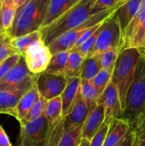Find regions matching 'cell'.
<instances>
[{
    "instance_id": "1",
    "label": "cell",
    "mask_w": 145,
    "mask_h": 146,
    "mask_svg": "<svg viewBox=\"0 0 145 146\" xmlns=\"http://www.w3.org/2000/svg\"><path fill=\"white\" fill-rule=\"evenodd\" d=\"M49 2L50 0H29L18 9L12 26L7 31L10 38L40 31Z\"/></svg>"
},
{
    "instance_id": "2",
    "label": "cell",
    "mask_w": 145,
    "mask_h": 146,
    "mask_svg": "<svg viewBox=\"0 0 145 146\" xmlns=\"http://www.w3.org/2000/svg\"><path fill=\"white\" fill-rule=\"evenodd\" d=\"M96 0H80L60 18L46 28L41 30L42 40L48 46L64 33L76 28L91 16Z\"/></svg>"
},
{
    "instance_id": "3",
    "label": "cell",
    "mask_w": 145,
    "mask_h": 146,
    "mask_svg": "<svg viewBox=\"0 0 145 146\" xmlns=\"http://www.w3.org/2000/svg\"><path fill=\"white\" fill-rule=\"evenodd\" d=\"M145 106V58L141 54L125 98L122 119L133 125L139 114L144 112Z\"/></svg>"
},
{
    "instance_id": "4",
    "label": "cell",
    "mask_w": 145,
    "mask_h": 146,
    "mask_svg": "<svg viewBox=\"0 0 145 146\" xmlns=\"http://www.w3.org/2000/svg\"><path fill=\"white\" fill-rule=\"evenodd\" d=\"M141 54V50L139 48L122 49L118 56L112 71L111 81L118 90L122 111L125 107L127 93L132 83Z\"/></svg>"
},
{
    "instance_id": "5",
    "label": "cell",
    "mask_w": 145,
    "mask_h": 146,
    "mask_svg": "<svg viewBox=\"0 0 145 146\" xmlns=\"http://www.w3.org/2000/svg\"><path fill=\"white\" fill-rule=\"evenodd\" d=\"M121 5L122 4L116 6L110 9L101 11L98 14H92L88 19V20H86L82 24L77 27L76 28L72 29L64 33L59 37H58L55 41H53L48 46L52 55L57 52H60V51H71L73 48L74 45L78 41V38H80V36L87 29L100 24V23L103 22L105 19L112 16Z\"/></svg>"
},
{
    "instance_id": "6",
    "label": "cell",
    "mask_w": 145,
    "mask_h": 146,
    "mask_svg": "<svg viewBox=\"0 0 145 146\" xmlns=\"http://www.w3.org/2000/svg\"><path fill=\"white\" fill-rule=\"evenodd\" d=\"M123 46L122 31L115 13L105 19L100 27L96 43L87 57H93L116 47Z\"/></svg>"
},
{
    "instance_id": "7",
    "label": "cell",
    "mask_w": 145,
    "mask_h": 146,
    "mask_svg": "<svg viewBox=\"0 0 145 146\" xmlns=\"http://www.w3.org/2000/svg\"><path fill=\"white\" fill-rule=\"evenodd\" d=\"M123 49H145V0H142L139 10L122 34Z\"/></svg>"
},
{
    "instance_id": "8",
    "label": "cell",
    "mask_w": 145,
    "mask_h": 146,
    "mask_svg": "<svg viewBox=\"0 0 145 146\" xmlns=\"http://www.w3.org/2000/svg\"><path fill=\"white\" fill-rule=\"evenodd\" d=\"M37 76L28 69L24 56H21L18 62L0 81V91L14 88L29 89L36 84Z\"/></svg>"
},
{
    "instance_id": "9",
    "label": "cell",
    "mask_w": 145,
    "mask_h": 146,
    "mask_svg": "<svg viewBox=\"0 0 145 146\" xmlns=\"http://www.w3.org/2000/svg\"><path fill=\"white\" fill-rule=\"evenodd\" d=\"M20 126L18 146H44L49 128L44 115Z\"/></svg>"
},
{
    "instance_id": "10",
    "label": "cell",
    "mask_w": 145,
    "mask_h": 146,
    "mask_svg": "<svg viewBox=\"0 0 145 146\" xmlns=\"http://www.w3.org/2000/svg\"><path fill=\"white\" fill-rule=\"evenodd\" d=\"M22 56L28 69L32 74L38 75L45 71L52 58V54L48 46L40 39L28 46Z\"/></svg>"
},
{
    "instance_id": "11",
    "label": "cell",
    "mask_w": 145,
    "mask_h": 146,
    "mask_svg": "<svg viewBox=\"0 0 145 146\" xmlns=\"http://www.w3.org/2000/svg\"><path fill=\"white\" fill-rule=\"evenodd\" d=\"M68 78L64 74H55L46 71L38 74L36 85L40 96L48 101L60 96L66 86Z\"/></svg>"
},
{
    "instance_id": "12",
    "label": "cell",
    "mask_w": 145,
    "mask_h": 146,
    "mask_svg": "<svg viewBox=\"0 0 145 146\" xmlns=\"http://www.w3.org/2000/svg\"><path fill=\"white\" fill-rule=\"evenodd\" d=\"M105 108V123L109 124L114 119L122 118V108L119 92L115 84L110 81L105 91L96 101Z\"/></svg>"
},
{
    "instance_id": "13",
    "label": "cell",
    "mask_w": 145,
    "mask_h": 146,
    "mask_svg": "<svg viewBox=\"0 0 145 146\" xmlns=\"http://www.w3.org/2000/svg\"><path fill=\"white\" fill-rule=\"evenodd\" d=\"M89 109L90 106L82 98L79 88L68 113L64 117V131L73 126L82 128Z\"/></svg>"
},
{
    "instance_id": "14",
    "label": "cell",
    "mask_w": 145,
    "mask_h": 146,
    "mask_svg": "<svg viewBox=\"0 0 145 146\" xmlns=\"http://www.w3.org/2000/svg\"><path fill=\"white\" fill-rule=\"evenodd\" d=\"M105 120V108L96 101L91 104L87 118L82 128V139L90 141L100 128Z\"/></svg>"
},
{
    "instance_id": "15",
    "label": "cell",
    "mask_w": 145,
    "mask_h": 146,
    "mask_svg": "<svg viewBox=\"0 0 145 146\" xmlns=\"http://www.w3.org/2000/svg\"><path fill=\"white\" fill-rule=\"evenodd\" d=\"M29 89L14 88L0 91V114H7L14 116L15 108L18 101Z\"/></svg>"
},
{
    "instance_id": "16",
    "label": "cell",
    "mask_w": 145,
    "mask_h": 146,
    "mask_svg": "<svg viewBox=\"0 0 145 146\" xmlns=\"http://www.w3.org/2000/svg\"><path fill=\"white\" fill-rule=\"evenodd\" d=\"M80 1V0H50L46 17L41 30L53 24Z\"/></svg>"
},
{
    "instance_id": "17",
    "label": "cell",
    "mask_w": 145,
    "mask_h": 146,
    "mask_svg": "<svg viewBox=\"0 0 145 146\" xmlns=\"http://www.w3.org/2000/svg\"><path fill=\"white\" fill-rule=\"evenodd\" d=\"M39 98L40 94L36 84L23 95L16 107L14 116L18 120L20 124L24 121L33 106Z\"/></svg>"
},
{
    "instance_id": "18",
    "label": "cell",
    "mask_w": 145,
    "mask_h": 146,
    "mask_svg": "<svg viewBox=\"0 0 145 146\" xmlns=\"http://www.w3.org/2000/svg\"><path fill=\"white\" fill-rule=\"evenodd\" d=\"M131 126L122 118L114 119L109 123V130L103 146H115L129 132Z\"/></svg>"
},
{
    "instance_id": "19",
    "label": "cell",
    "mask_w": 145,
    "mask_h": 146,
    "mask_svg": "<svg viewBox=\"0 0 145 146\" xmlns=\"http://www.w3.org/2000/svg\"><path fill=\"white\" fill-rule=\"evenodd\" d=\"M142 0H126L115 11V15L117 18L121 30L124 31L139 10Z\"/></svg>"
},
{
    "instance_id": "20",
    "label": "cell",
    "mask_w": 145,
    "mask_h": 146,
    "mask_svg": "<svg viewBox=\"0 0 145 146\" xmlns=\"http://www.w3.org/2000/svg\"><path fill=\"white\" fill-rule=\"evenodd\" d=\"M66 86L61 95L62 100V115L65 117L68 113L71 105L73 103L77 94L80 86L81 79L80 77H70L68 78Z\"/></svg>"
},
{
    "instance_id": "21",
    "label": "cell",
    "mask_w": 145,
    "mask_h": 146,
    "mask_svg": "<svg viewBox=\"0 0 145 146\" xmlns=\"http://www.w3.org/2000/svg\"><path fill=\"white\" fill-rule=\"evenodd\" d=\"M40 39H42V33L41 31H36L21 36L10 38V44L20 55L23 56L28 46Z\"/></svg>"
},
{
    "instance_id": "22",
    "label": "cell",
    "mask_w": 145,
    "mask_h": 146,
    "mask_svg": "<svg viewBox=\"0 0 145 146\" xmlns=\"http://www.w3.org/2000/svg\"><path fill=\"white\" fill-rule=\"evenodd\" d=\"M62 100L60 96L47 101L44 115L49 123L58 122L63 118L62 115Z\"/></svg>"
},
{
    "instance_id": "23",
    "label": "cell",
    "mask_w": 145,
    "mask_h": 146,
    "mask_svg": "<svg viewBox=\"0 0 145 146\" xmlns=\"http://www.w3.org/2000/svg\"><path fill=\"white\" fill-rule=\"evenodd\" d=\"M69 55L70 52L68 51H60L53 54L51 61L45 71L51 74L65 75Z\"/></svg>"
},
{
    "instance_id": "24",
    "label": "cell",
    "mask_w": 145,
    "mask_h": 146,
    "mask_svg": "<svg viewBox=\"0 0 145 146\" xmlns=\"http://www.w3.org/2000/svg\"><path fill=\"white\" fill-rule=\"evenodd\" d=\"M1 1V22L4 29L7 32L14 22L16 6L14 0H0Z\"/></svg>"
},
{
    "instance_id": "25",
    "label": "cell",
    "mask_w": 145,
    "mask_h": 146,
    "mask_svg": "<svg viewBox=\"0 0 145 146\" xmlns=\"http://www.w3.org/2000/svg\"><path fill=\"white\" fill-rule=\"evenodd\" d=\"M100 70L99 55L93 57H86L82 64L80 78L81 80L92 81Z\"/></svg>"
},
{
    "instance_id": "26",
    "label": "cell",
    "mask_w": 145,
    "mask_h": 146,
    "mask_svg": "<svg viewBox=\"0 0 145 146\" xmlns=\"http://www.w3.org/2000/svg\"><path fill=\"white\" fill-rule=\"evenodd\" d=\"M85 58L78 52H70L69 58L65 68V76L80 77Z\"/></svg>"
},
{
    "instance_id": "27",
    "label": "cell",
    "mask_w": 145,
    "mask_h": 146,
    "mask_svg": "<svg viewBox=\"0 0 145 146\" xmlns=\"http://www.w3.org/2000/svg\"><path fill=\"white\" fill-rule=\"evenodd\" d=\"M82 141V128L71 127L63 131L58 146H79Z\"/></svg>"
},
{
    "instance_id": "28",
    "label": "cell",
    "mask_w": 145,
    "mask_h": 146,
    "mask_svg": "<svg viewBox=\"0 0 145 146\" xmlns=\"http://www.w3.org/2000/svg\"><path fill=\"white\" fill-rule=\"evenodd\" d=\"M64 131V118L58 122L49 123L46 141L44 146H58Z\"/></svg>"
},
{
    "instance_id": "29",
    "label": "cell",
    "mask_w": 145,
    "mask_h": 146,
    "mask_svg": "<svg viewBox=\"0 0 145 146\" xmlns=\"http://www.w3.org/2000/svg\"><path fill=\"white\" fill-rule=\"evenodd\" d=\"M122 49H123V46H120L116 48H110L100 54L99 57L101 69L113 71L118 56Z\"/></svg>"
},
{
    "instance_id": "30",
    "label": "cell",
    "mask_w": 145,
    "mask_h": 146,
    "mask_svg": "<svg viewBox=\"0 0 145 146\" xmlns=\"http://www.w3.org/2000/svg\"><path fill=\"white\" fill-rule=\"evenodd\" d=\"M112 71H113L101 69L99 71V73L95 76V78L91 81L99 96L102 94V92L107 88L109 83L110 82L111 78H112Z\"/></svg>"
},
{
    "instance_id": "31",
    "label": "cell",
    "mask_w": 145,
    "mask_h": 146,
    "mask_svg": "<svg viewBox=\"0 0 145 146\" xmlns=\"http://www.w3.org/2000/svg\"><path fill=\"white\" fill-rule=\"evenodd\" d=\"M80 91L82 98L85 100L89 106H90L91 104L95 102L99 97L98 92L91 81L81 80Z\"/></svg>"
},
{
    "instance_id": "32",
    "label": "cell",
    "mask_w": 145,
    "mask_h": 146,
    "mask_svg": "<svg viewBox=\"0 0 145 146\" xmlns=\"http://www.w3.org/2000/svg\"><path fill=\"white\" fill-rule=\"evenodd\" d=\"M47 101H48L45 98H44V97L40 96L39 99L33 106L31 109L28 112V115H26V117L24 120V121L20 124V125H24V124L27 123L31 122V121H34V120L44 115Z\"/></svg>"
},
{
    "instance_id": "33",
    "label": "cell",
    "mask_w": 145,
    "mask_h": 146,
    "mask_svg": "<svg viewBox=\"0 0 145 146\" xmlns=\"http://www.w3.org/2000/svg\"><path fill=\"white\" fill-rule=\"evenodd\" d=\"M16 54L18 53L10 44V37L7 32L0 34V63Z\"/></svg>"
},
{
    "instance_id": "34",
    "label": "cell",
    "mask_w": 145,
    "mask_h": 146,
    "mask_svg": "<svg viewBox=\"0 0 145 146\" xmlns=\"http://www.w3.org/2000/svg\"><path fill=\"white\" fill-rule=\"evenodd\" d=\"M102 25V24H101ZM101 27V26H100ZM100 27L96 31L88 38V40L85 41L80 46H79L78 48H77L76 49L73 50L71 52H78L84 58H86L88 55H89L90 53L91 52V51L92 50V48H94L95 45V43H96L97 38H98V35H99V33L100 31Z\"/></svg>"
},
{
    "instance_id": "35",
    "label": "cell",
    "mask_w": 145,
    "mask_h": 146,
    "mask_svg": "<svg viewBox=\"0 0 145 146\" xmlns=\"http://www.w3.org/2000/svg\"><path fill=\"white\" fill-rule=\"evenodd\" d=\"M126 0H96L91 11V15L101 11L110 9L116 6L122 4Z\"/></svg>"
},
{
    "instance_id": "36",
    "label": "cell",
    "mask_w": 145,
    "mask_h": 146,
    "mask_svg": "<svg viewBox=\"0 0 145 146\" xmlns=\"http://www.w3.org/2000/svg\"><path fill=\"white\" fill-rule=\"evenodd\" d=\"M132 129L134 131L135 136L139 139L145 141V113H141L135 119Z\"/></svg>"
},
{
    "instance_id": "37",
    "label": "cell",
    "mask_w": 145,
    "mask_h": 146,
    "mask_svg": "<svg viewBox=\"0 0 145 146\" xmlns=\"http://www.w3.org/2000/svg\"><path fill=\"white\" fill-rule=\"evenodd\" d=\"M21 55L19 54H14L9 57L0 64V81L4 78L7 73L18 62Z\"/></svg>"
},
{
    "instance_id": "38",
    "label": "cell",
    "mask_w": 145,
    "mask_h": 146,
    "mask_svg": "<svg viewBox=\"0 0 145 146\" xmlns=\"http://www.w3.org/2000/svg\"><path fill=\"white\" fill-rule=\"evenodd\" d=\"M109 124L103 123L100 128L90 140V146H103L109 130Z\"/></svg>"
},
{
    "instance_id": "39",
    "label": "cell",
    "mask_w": 145,
    "mask_h": 146,
    "mask_svg": "<svg viewBox=\"0 0 145 146\" xmlns=\"http://www.w3.org/2000/svg\"><path fill=\"white\" fill-rule=\"evenodd\" d=\"M102 24V22L100 23V24H97V25L94 26V27H91V28L87 29L86 31H85V32H84L83 34H82V35L80 36V38H78V41H76L75 44L74 45L73 48H72V49H71V51H69V52H71L72 51H73V50L76 49L77 48H78L79 46H80L82 45V44H83V43L85 42V41H86V40H88V38H89L91 36H92V34H93L94 33H95V31L98 30V29L100 27L101 24Z\"/></svg>"
},
{
    "instance_id": "40",
    "label": "cell",
    "mask_w": 145,
    "mask_h": 146,
    "mask_svg": "<svg viewBox=\"0 0 145 146\" xmlns=\"http://www.w3.org/2000/svg\"><path fill=\"white\" fill-rule=\"evenodd\" d=\"M134 138V131H132V128H131L129 132L115 146H133Z\"/></svg>"
},
{
    "instance_id": "41",
    "label": "cell",
    "mask_w": 145,
    "mask_h": 146,
    "mask_svg": "<svg viewBox=\"0 0 145 146\" xmlns=\"http://www.w3.org/2000/svg\"><path fill=\"white\" fill-rule=\"evenodd\" d=\"M0 146H12L8 135L0 125Z\"/></svg>"
},
{
    "instance_id": "42",
    "label": "cell",
    "mask_w": 145,
    "mask_h": 146,
    "mask_svg": "<svg viewBox=\"0 0 145 146\" xmlns=\"http://www.w3.org/2000/svg\"><path fill=\"white\" fill-rule=\"evenodd\" d=\"M133 146H145V141L144 140L139 139V138H136L134 135Z\"/></svg>"
},
{
    "instance_id": "43",
    "label": "cell",
    "mask_w": 145,
    "mask_h": 146,
    "mask_svg": "<svg viewBox=\"0 0 145 146\" xmlns=\"http://www.w3.org/2000/svg\"><path fill=\"white\" fill-rule=\"evenodd\" d=\"M90 141H89V140L82 139V141H81L79 146H90Z\"/></svg>"
},
{
    "instance_id": "44",
    "label": "cell",
    "mask_w": 145,
    "mask_h": 146,
    "mask_svg": "<svg viewBox=\"0 0 145 146\" xmlns=\"http://www.w3.org/2000/svg\"><path fill=\"white\" fill-rule=\"evenodd\" d=\"M6 32L5 30L4 29L2 26V22H1V1H0V34Z\"/></svg>"
},
{
    "instance_id": "45",
    "label": "cell",
    "mask_w": 145,
    "mask_h": 146,
    "mask_svg": "<svg viewBox=\"0 0 145 146\" xmlns=\"http://www.w3.org/2000/svg\"><path fill=\"white\" fill-rule=\"evenodd\" d=\"M141 50V49H140ZM141 52H142V56L145 58V49L141 50Z\"/></svg>"
},
{
    "instance_id": "46",
    "label": "cell",
    "mask_w": 145,
    "mask_h": 146,
    "mask_svg": "<svg viewBox=\"0 0 145 146\" xmlns=\"http://www.w3.org/2000/svg\"><path fill=\"white\" fill-rule=\"evenodd\" d=\"M144 113H145V106H144Z\"/></svg>"
},
{
    "instance_id": "47",
    "label": "cell",
    "mask_w": 145,
    "mask_h": 146,
    "mask_svg": "<svg viewBox=\"0 0 145 146\" xmlns=\"http://www.w3.org/2000/svg\"><path fill=\"white\" fill-rule=\"evenodd\" d=\"M0 64H1V63H0Z\"/></svg>"
}]
</instances>
